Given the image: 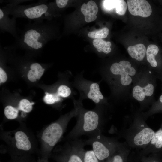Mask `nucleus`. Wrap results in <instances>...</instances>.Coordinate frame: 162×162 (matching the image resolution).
Masks as SVG:
<instances>
[{"instance_id": "1", "label": "nucleus", "mask_w": 162, "mask_h": 162, "mask_svg": "<svg viewBox=\"0 0 162 162\" xmlns=\"http://www.w3.org/2000/svg\"><path fill=\"white\" fill-rule=\"evenodd\" d=\"M11 45L4 47L11 50L20 49L32 53L40 52L55 35L51 21H28Z\"/></svg>"}, {"instance_id": "2", "label": "nucleus", "mask_w": 162, "mask_h": 162, "mask_svg": "<svg viewBox=\"0 0 162 162\" xmlns=\"http://www.w3.org/2000/svg\"><path fill=\"white\" fill-rule=\"evenodd\" d=\"M0 126V138L3 143L2 149L12 152L28 153L39 151L37 136L26 126L21 123L16 129L5 131Z\"/></svg>"}, {"instance_id": "3", "label": "nucleus", "mask_w": 162, "mask_h": 162, "mask_svg": "<svg viewBox=\"0 0 162 162\" xmlns=\"http://www.w3.org/2000/svg\"><path fill=\"white\" fill-rule=\"evenodd\" d=\"M2 7L9 15L16 19H26L28 21H51L54 16L53 4L45 0H39L28 5L6 4Z\"/></svg>"}, {"instance_id": "4", "label": "nucleus", "mask_w": 162, "mask_h": 162, "mask_svg": "<svg viewBox=\"0 0 162 162\" xmlns=\"http://www.w3.org/2000/svg\"><path fill=\"white\" fill-rule=\"evenodd\" d=\"M76 110L47 124L37 136L38 142L39 151L44 155L50 154L58 143L61 140L71 118L76 114Z\"/></svg>"}, {"instance_id": "5", "label": "nucleus", "mask_w": 162, "mask_h": 162, "mask_svg": "<svg viewBox=\"0 0 162 162\" xmlns=\"http://www.w3.org/2000/svg\"><path fill=\"white\" fill-rule=\"evenodd\" d=\"M98 113L94 110L82 112L75 125L63 140H76L83 135L89 138L101 134L103 124Z\"/></svg>"}, {"instance_id": "6", "label": "nucleus", "mask_w": 162, "mask_h": 162, "mask_svg": "<svg viewBox=\"0 0 162 162\" xmlns=\"http://www.w3.org/2000/svg\"><path fill=\"white\" fill-rule=\"evenodd\" d=\"M86 145H91L99 161L108 158L118 147L115 141L103 136L101 134L84 140Z\"/></svg>"}, {"instance_id": "7", "label": "nucleus", "mask_w": 162, "mask_h": 162, "mask_svg": "<svg viewBox=\"0 0 162 162\" xmlns=\"http://www.w3.org/2000/svg\"><path fill=\"white\" fill-rule=\"evenodd\" d=\"M110 70L113 74L121 76L120 82L124 86L131 84L132 79L130 76H134L136 73L135 69L131 67L130 63L125 60L113 64L110 67Z\"/></svg>"}, {"instance_id": "8", "label": "nucleus", "mask_w": 162, "mask_h": 162, "mask_svg": "<svg viewBox=\"0 0 162 162\" xmlns=\"http://www.w3.org/2000/svg\"><path fill=\"white\" fill-rule=\"evenodd\" d=\"M127 5L131 14L147 17L152 13V9L149 3L145 0H128Z\"/></svg>"}, {"instance_id": "9", "label": "nucleus", "mask_w": 162, "mask_h": 162, "mask_svg": "<svg viewBox=\"0 0 162 162\" xmlns=\"http://www.w3.org/2000/svg\"><path fill=\"white\" fill-rule=\"evenodd\" d=\"M2 7L0 8V31L1 33L8 32L17 39L19 34L16 26V18L9 17Z\"/></svg>"}, {"instance_id": "10", "label": "nucleus", "mask_w": 162, "mask_h": 162, "mask_svg": "<svg viewBox=\"0 0 162 162\" xmlns=\"http://www.w3.org/2000/svg\"><path fill=\"white\" fill-rule=\"evenodd\" d=\"M155 134L151 128L146 127L143 128L134 136L133 142L138 146H143L150 142Z\"/></svg>"}, {"instance_id": "11", "label": "nucleus", "mask_w": 162, "mask_h": 162, "mask_svg": "<svg viewBox=\"0 0 162 162\" xmlns=\"http://www.w3.org/2000/svg\"><path fill=\"white\" fill-rule=\"evenodd\" d=\"M81 11L84 15L85 20L87 22H91L97 19L98 8L93 1H90L87 4L83 3L81 8Z\"/></svg>"}, {"instance_id": "12", "label": "nucleus", "mask_w": 162, "mask_h": 162, "mask_svg": "<svg viewBox=\"0 0 162 162\" xmlns=\"http://www.w3.org/2000/svg\"><path fill=\"white\" fill-rule=\"evenodd\" d=\"M154 92V86L152 84L148 83L143 87L139 86H135L133 89L134 98L139 101L143 100L146 96H152Z\"/></svg>"}, {"instance_id": "13", "label": "nucleus", "mask_w": 162, "mask_h": 162, "mask_svg": "<svg viewBox=\"0 0 162 162\" xmlns=\"http://www.w3.org/2000/svg\"><path fill=\"white\" fill-rule=\"evenodd\" d=\"M103 5L106 10L116 8V13L118 15H124L126 11L128 6L123 0H106L103 1Z\"/></svg>"}, {"instance_id": "14", "label": "nucleus", "mask_w": 162, "mask_h": 162, "mask_svg": "<svg viewBox=\"0 0 162 162\" xmlns=\"http://www.w3.org/2000/svg\"><path fill=\"white\" fill-rule=\"evenodd\" d=\"M129 55L133 58L138 61L143 60L146 54V48L142 44L130 46L128 48Z\"/></svg>"}, {"instance_id": "15", "label": "nucleus", "mask_w": 162, "mask_h": 162, "mask_svg": "<svg viewBox=\"0 0 162 162\" xmlns=\"http://www.w3.org/2000/svg\"><path fill=\"white\" fill-rule=\"evenodd\" d=\"M87 97L96 103H99L101 100L104 99V96L100 91L99 86L98 83H93L91 84Z\"/></svg>"}, {"instance_id": "16", "label": "nucleus", "mask_w": 162, "mask_h": 162, "mask_svg": "<svg viewBox=\"0 0 162 162\" xmlns=\"http://www.w3.org/2000/svg\"><path fill=\"white\" fill-rule=\"evenodd\" d=\"M158 51V47L155 45L150 44L148 46L146 52L147 59L152 67H155L157 66L158 63L155 56Z\"/></svg>"}, {"instance_id": "17", "label": "nucleus", "mask_w": 162, "mask_h": 162, "mask_svg": "<svg viewBox=\"0 0 162 162\" xmlns=\"http://www.w3.org/2000/svg\"><path fill=\"white\" fill-rule=\"evenodd\" d=\"M93 44L99 52H103L107 54L111 51V43L110 41H106L102 39H94L93 41Z\"/></svg>"}, {"instance_id": "18", "label": "nucleus", "mask_w": 162, "mask_h": 162, "mask_svg": "<svg viewBox=\"0 0 162 162\" xmlns=\"http://www.w3.org/2000/svg\"><path fill=\"white\" fill-rule=\"evenodd\" d=\"M109 29L106 27H104L99 30H96L89 32L88 36L95 39H103L106 38L109 33Z\"/></svg>"}, {"instance_id": "19", "label": "nucleus", "mask_w": 162, "mask_h": 162, "mask_svg": "<svg viewBox=\"0 0 162 162\" xmlns=\"http://www.w3.org/2000/svg\"><path fill=\"white\" fill-rule=\"evenodd\" d=\"M4 113L5 116L9 120L16 119L19 115V111L11 105H8L4 108Z\"/></svg>"}, {"instance_id": "20", "label": "nucleus", "mask_w": 162, "mask_h": 162, "mask_svg": "<svg viewBox=\"0 0 162 162\" xmlns=\"http://www.w3.org/2000/svg\"><path fill=\"white\" fill-rule=\"evenodd\" d=\"M34 104V103L31 102L27 99H22L18 104L19 111H21L26 115V113L29 112L32 110V105Z\"/></svg>"}, {"instance_id": "21", "label": "nucleus", "mask_w": 162, "mask_h": 162, "mask_svg": "<svg viewBox=\"0 0 162 162\" xmlns=\"http://www.w3.org/2000/svg\"><path fill=\"white\" fill-rule=\"evenodd\" d=\"M82 156L83 162H99V161L93 150H85L84 149Z\"/></svg>"}, {"instance_id": "22", "label": "nucleus", "mask_w": 162, "mask_h": 162, "mask_svg": "<svg viewBox=\"0 0 162 162\" xmlns=\"http://www.w3.org/2000/svg\"><path fill=\"white\" fill-rule=\"evenodd\" d=\"M150 142L157 148L162 147V129H160L155 133Z\"/></svg>"}, {"instance_id": "23", "label": "nucleus", "mask_w": 162, "mask_h": 162, "mask_svg": "<svg viewBox=\"0 0 162 162\" xmlns=\"http://www.w3.org/2000/svg\"><path fill=\"white\" fill-rule=\"evenodd\" d=\"M60 97L57 92L54 94H47L44 96V100L46 103L52 104L60 101Z\"/></svg>"}, {"instance_id": "24", "label": "nucleus", "mask_w": 162, "mask_h": 162, "mask_svg": "<svg viewBox=\"0 0 162 162\" xmlns=\"http://www.w3.org/2000/svg\"><path fill=\"white\" fill-rule=\"evenodd\" d=\"M118 152H116V149L113 154L112 157L108 162H126L127 155L123 153L118 152Z\"/></svg>"}, {"instance_id": "25", "label": "nucleus", "mask_w": 162, "mask_h": 162, "mask_svg": "<svg viewBox=\"0 0 162 162\" xmlns=\"http://www.w3.org/2000/svg\"><path fill=\"white\" fill-rule=\"evenodd\" d=\"M57 92L60 97L66 98L70 95L71 90L67 86L62 85L58 87Z\"/></svg>"}, {"instance_id": "26", "label": "nucleus", "mask_w": 162, "mask_h": 162, "mask_svg": "<svg viewBox=\"0 0 162 162\" xmlns=\"http://www.w3.org/2000/svg\"><path fill=\"white\" fill-rule=\"evenodd\" d=\"M32 1L30 0H0V3H6V4L12 6H16L20 5V4L26 2Z\"/></svg>"}, {"instance_id": "27", "label": "nucleus", "mask_w": 162, "mask_h": 162, "mask_svg": "<svg viewBox=\"0 0 162 162\" xmlns=\"http://www.w3.org/2000/svg\"><path fill=\"white\" fill-rule=\"evenodd\" d=\"M68 0H56V4L57 7L59 8H63L67 5Z\"/></svg>"}, {"instance_id": "28", "label": "nucleus", "mask_w": 162, "mask_h": 162, "mask_svg": "<svg viewBox=\"0 0 162 162\" xmlns=\"http://www.w3.org/2000/svg\"><path fill=\"white\" fill-rule=\"evenodd\" d=\"M28 79L31 82H34L36 81V78L35 72L30 70L28 72L27 74Z\"/></svg>"}, {"instance_id": "29", "label": "nucleus", "mask_w": 162, "mask_h": 162, "mask_svg": "<svg viewBox=\"0 0 162 162\" xmlns=\"http://www.w3.org/2000/svg\"><path fill=\"white\" fill-rule=\"evenodd\" d=\"M8 78L7 74L5 71L0 67V82L4 83L7 80Z\"/></svg>"}, {"instance_id": "30", "label": "nucleus", "mask_w": 162, "mask_h": 162, "mask_svg": "<svg viewBox=\"0 0 162 162\" xmlns=\"http://www.w3.org/2000/svg\"><path fill=\"white\" fill-rule=\"evenodd\" d=\"M144 162H157L156 161L152 160H149V159H148L146 160H145V161H144Z\"/></svg>"}, {"instance_id": "31", "label": "nucleus", "mask_w": 162, "mask_h": 162, "mask_svg": "<svg viewBox=\"0 0 162 162\" xmlns=\"http://www.w3.org/2000/svg\"><path fill=\"white\" fill-rule=\"evenodd\" d=\"M159 99L160 102L162 103V94L160 97Z\"/></svg>"}]
</instances>
